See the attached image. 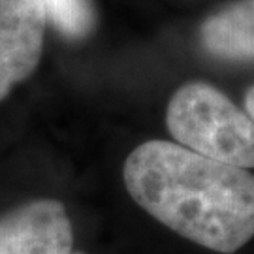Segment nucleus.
Returning <instances> with one entry per match:
<instances>
[{"label": "nucleus", "instance_id": "f257e3e1", "mask_svg": "<svg viewBox=\"0 0 254 254\" xmlns=\"http://www.w3.org/2000/svg\"><path fill=\"white\" fill-rule=\"evenodd\" d=\"M125 187L164 226L215 253L232 254L254 236V175L170 141L128 154Z\"/></svg>", "mask_w": 254, "mask_h": 254}, {"label": "nucleus", "instance_id": "f03ea898", "mask_svg": "<svg viewBox=\"0 0 254 254\" xmlns=\"http://www.w3.org/2000/svg\"><path fill=\"white\" fill-rule=\"evenodd\" d=\"M177 145L237 168H254V121L217 87L192 81L179 87L166 109Z\"/></svg>", "mask_w": 254, "mask_h": 254}, {"label": "nucleus", "instance_id": "7ed1b4c3", "mask_svg": "<svg viewBox=\"0 0 254 254\" xmlns=\"http://www.w3.org/2000/svg\"><path fill=\"white\" fill-rule=\"evenodd\" d=\"M44 30L42 0H0V100L36 70Z\"/></svg>", "mask_w": 254, "mask_h": 254}, {"label": "nucleus", "instance_id": "20e7f679", "mask_svg": "<svg viewBox=\"0 0 254 254\" xmlns=\"http://www.w3.org/2000/svg\"><path fill=\"white\" fill-rule=\"evenodd\" d=\"M72 222L59 201H30L0 217V254H72Z\"/></svg>", "mask_w": 254, "mask_h": 254}, {"label": "nucleus", "instance_id": "39448f33", "mask_svg": "<svg viewBox=\"0 0 254 254\" xmlns=\"http://www.w3.org/2000/svg\"><path fill=\"white\" fill-rule=\"evenodd\" d=\"M201 44L226 59H254V0H236L203 21Z\"/></svg>", "mask_w": 254, "mask_h": 254}, {"label": "nucleus", "instance_id": "423d86ee", "mask_svg": "<svg viewBox=\"0 0 254 254\" xmlns=\"http://www.w3.org/2000/svg\"><path fill=\"white\" fill-rule=\"evenodd\" d=\"M42 6L46 19L66 36L83 38L94 27V8L91 0H42Z\"/></svg>", "mask_w": 254, "mask_h": 254}, {"label": "nucleus", "instance_id": "0eeeda50", "mask_svg": "<svg viewBox=\"0 0 254 254\" xmlns=\"http://www.w3.org/2000/svg\"><path fill=\"white\" fill-rule=\"evenodd\" d=\"M245 113L254 121V87L245 94Z\"/></svg>", "mask_w": 254, "mask_h": 254}, {"label": "nucleus", "instance_id": "6e6552de", "mask_svg": "<svg viewBox=\"0 0 254 254\" xmlns=\"http://www.w3.org/2000/svg\"><path fill=\"white\" fill-rule=\"evenodd\" d=\"M75 254H81V253H75Z\"/></svg>", "mask_w": 254, "mask_h": 254}]
</instances>
